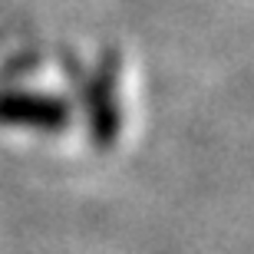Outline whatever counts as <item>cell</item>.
Segmentation results:
<instances>
[{
    "instance_id": "6da1fadb",
    "label": "cell",
    "mask_w": 254,
    "mask_h": 254,
    "mask_svg": "<svg viewBox=\"0 0 254 254\" xmlns=\"http://www.w3.org/2000/svg\"><path fill=\"white\" fill-rule=\"evenodd\" d=\"M116 69L119 60H106L99 76L89 86V123H93V139L99 149L116 145L119 135V106H116Z\"/></svg>"
},
{
    "instance_id": "7a4b0ae2",
    "label": "cell",
    "mask_w": 254,
    "mask_h": 254,
    "mask_svg": "<svg viewBox=\"0 0 254 254\" xmlns=\"http://www.w3.org/2000/svg\"><path fill=\"white\" fill-rule=\"evenodd\" d=\"M0 123L60 129V126L69 123V106L63 99H50V96L7 93V96H0Z\"/></svg>"
}]
</instances>
